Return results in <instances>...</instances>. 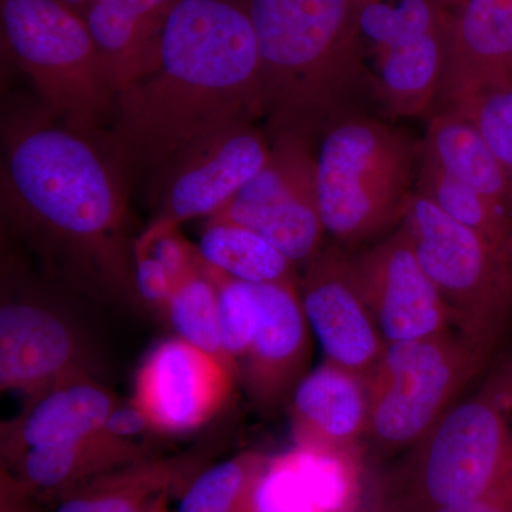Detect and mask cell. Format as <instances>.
I'll list each match as a JSON object with an SVG mask.
<instances>
[{
  "label": "cell",
  "mask_w": 512,
  "mask_h": 512,
  "mask_svg": "<svg viewBox=\"0 0 512 512\" xmlns=\"http://www.w3.org/2000/svg\"><path fill=\"white\" fill-rule=\"evenodd\" d=\"M60 2L64 3V5L70 6V8L77 10V12L82 13L84 16V12H86L87 5H89L90 0H60Z\"/></svg>",
  "instance_id": "cell-36"
},
{
  "label": "cell",
  "mask_w": 512,
  "mask_h": 512,
  "mask_svg": "<svg viewBox=\"0 0 512 512\" xmlns=\"http://www.w3.org/2000/svg\"><path fill=\"white\" fill-rule=\"evenodd\" d=\"M303 312L326 360L369 377L386 342L350 276L348 255L323 248L303 266L299 279Z\"/></svg>",
  "instance_id": "cell-14"
},
{
  "label": "cell",
  "mask_w": 512,
  "mask_h": 512,
  "mask_svg": "<svg viewBox=\"0 0 512 512\" xmlns=\"http://www.w3.org/2000/svg\"><path fill=\"white\" fill-rule=\"evenodd\" d=\"M210 220L234 222L271 242L295 266L320 254L326 231L320 215L316 144L271 138L264 167Z\"/></svg>",
  "instance_id": "cell-9"
},
{
  "label": "cell",
  "mask_w": 512,
  "mask_h": 512,
  "mask_svg": "<svg viewBox=\"0 0 512 512\" xmlns=\"http://www.w3.org/2000/svg\"><path fill=\"white\" fill-rule=\"evenodd\" d=\"M202 261L248 284H299L296 266L255 231L234 222L207 220L198 244Z\"/></svg>",
  "instance_id": "cell-25"
},
{
  "label": "cell",
  "mask_w": 512,
  "mask_h": 512,
  "mask_svg": "<svg viewBox=\"0 0 512 512\" xmlns=\"http://www.w3.org/2000/svg\"><path fill=\"white\" fill-rule=\"evenodd\" d=\"M450 109L480 130L512 185V82L474 94Z\"/></svg>",
  "instance_id": "cell-30"
},
{
  "label": "cell",
  "mask_w": 512,
  "mask_h": 512,
  "mask_svg": "<svg viewBox=\"0 0 512 512\" xmlns=\"http://www.w3.org/2000/svg\"><path fill=\"white\" fill-rule=\"evenodd\" d=\"M271 154V138L256 123H242L202 141L158 178L154 224L180 228L210 220L261 171Z\"/></svg>",
  "instance_id": "cell-12"
},
{
  "label": "cell",
  "mask_w": 512,
  "mask_h": 512,
  "mask_svg": "<svg viewBox=\"0 0 512 512\" xmlns=\"http://www.w3.org/2000/svg\"><path fill=\"white\" fill-rule=\"evenodd\" d=\"M165 318L177 338L220 360L238 376L222 346L218 289L205 262L175 286Z\"/></svg>",
  "instance_id": "cell-28"
},
{
  "label": "cell",
  "mask_w": 512,
  "mask_h": 512,
  "mask_svg": "<svg viewBox=\"0 0 512 512\" xmlns=\"http://www.w3.org/2000/svg\"><path fill=\"white\" fill-rule=\"evenodd\" d=\"M512 476V359L414 447L399 508L470 503Z\"/></svg>",
  "instance_id": "cell-6"
},
{
  "label": "cell",
  "mask_w": 512,
  "mask_h": 512,
  "mask_svg": "<svg viewBox=\"0 0 512 512\" xmlns=\"http://www.w3.org/2000/svg\"><path fill=\"white\" fill-rule=\"evenodd\" d=\"M261 59L269 138L318 144L376 103L359 29L363 0H244Z\"/></svg>",
  "instance_id": "cell-3"
},
{
  "label": "cell",
  "mask_w": 512,
  "mask_h": 512,
  "mask_svg": "<svg viewBox=\"0 0 512 512\" xmlns=\"http://www.w3.org/2000/svg\"><path fill=\"white\" fill-rule=\"evenodd\" d=\"M82 330L37 296L3 298L0 306V389L35 397L69 380L94 376Z\"/></svg>",
  "instance_id": "cell-11"
},
{
  "label": "cell",
  "mask_w": 512,
  "mask_h": 512,
  "mask_svg": "<svg viewBox=\"0 0 512 512\" xmlns=\"http://www.w3.org/2000/svg\"><path fill=\"white\" fill-rule=\"evenodd\" d=\"M120 400L96 377L57 384L30 397L15 419L2 424V466L32 448L73 443L99 433Z\"/></svg>",
  "instance_id": "cell-17"
},
{
  "label": "cell",
  "mask_w": 512,
  "mask_h": 512,
  "mask_svg": "<svg viewBox=\"0 0 512 512\" xmlns=\"http://www.w3.org/2000/svg\"><path fill=\"white\" fill-rule=\"evenodd\" d=\"M421 148L512 225L510 180L480 130L467 117L451 109L434 111Z\"/></svg>",
  "instance_id": "cell-23"
},
{
  "label": "cell",
  "mask_w": 512,
  "mask_h": 512,
  "mask_svg": "<svg viewBox=\"0 0 512 512\" xmlns=\"http://www.w3.org/2000/svg\"><path fill=\"white\" fill-rule=\"evenodd\" d=\"M439 2L441 3V5L444 6V8L450 10H454V9H457L458 6H461L463 5V3H466L467 0H439Z\"/></svg>",
  "instance_id": "cell-37"
},
{
  "label": "cell",
  "mask_w": 512,
  "mask_h": 512,
  "mask_svg": "<svg viewBox=\"0 0 512 512\" xmlns=\"http://www.w3.org/2000/svg\"><path fill=\"white\" fill-rule=\"evenodd\" d=\"M237 373L188 345L168 338L144 357L134 379L131 402L158 434H184L200 429L227 403Z\"/></svg>",
  "instance_id": "cell-13"
},
{
  "label": "cell",
  "mask_w": 512,
  "mask_h": 512,
  "mask_svg": "<svg viewBox=\"0 0 512 512\" xmlns=\"http://www.w3.org/2000/svg\"><path fill=\"white\" fill-rule=\"evenodd\" d=\"M355 451L296 446L271 457L256 493V512H345L352 497Z\"/></svg>",
  "instance_id": "cell-19"
},
{
  "label": "cell",
  "mask_w": 512,
  "mask_h": 512,
  "mask_svg": "<svg viewBox=\"0 0 512 512\" xmlns=\"http://www.w3.org/2000/svg\"><path fill=\"white\" fill-rule=\"evenodd\" d=\"M3 130L2 208L82 291L138 305L127 173L104 137L45 114Z\"/></svg>",
  "instance_id": "cell-1"
},
{
  "label": "cell",
  "mask_w": 512,
  "mask_h": 512,
  "mask_svg": "<svg viewBox=\"0 0 512 512\" xmlns=\"http://www.w3.org/2000/svg\"><path fill=\"white\" fill-rule=\"evenodd\" d=\"M296 446L329 453H352L369 429L365 377L325 363L306 373L291 397Z\"/></svg>",
  "instance_id": "cell-18"
},
{
  "label": "cell",
  "mask_w": 512,
  "mask_h": 512,
  "mask_svg": "<svg viewBox=\"0 0 512 512\" xmlns=\"http://www.w3.org/2000/svg\"><path fill=\"white\" fill-rule=\"evenodd\" d=\"M454 328L490 352L512 311V259L416 190L402 222Z\"/></svg>",
  "instance_id": "cell-7"
},
{
  "label": "cell",
  "mask_w": 512,
  "mask_h": 512,
  "mask_svg": "<svg viewBox=\"0 0 512 512\" xmlns=\"http://www.w3.org/2000/svg\"><path fill=\"white\" fill-rule=\"evenodd\" d=\"M136 241L144 245L161 262L173 279L174 288L204 265L198 248L192 247L181 235L180 228L164 227L151 222L136 237Z\"/></svg>",
  "instance_id": "cell-31"
},
{
  "label": "cell",
  "mask_w": 512,
  "mask_h": 512,
  "mask_svg": "<svg viewBox=\"0 0 512 512\" xmlns=\"http://www.w3.org/2000/svg\"><path fill=\"white\" fill-rule=\"evenodd\" d=\"M397 512H512V476L480 500L444 507L399 508Z\"/></svg>",
  "instance_id": "cell-34"
},
{
  "label": "cell",
  "mask_w": 512,
  "mask_h": 512,
  "mask_svg": "<svg viewBox=\"0 0 512 512\" xmlns=\"http://www.w3.org/2000/svg\"><path fill=\"white\" fill-rule=\"evenodd\" d=\"M264 117L261 59L244 0H178L154 70L121 90L107 147L157 178L220 131Z\"/></svg>",
  "instance_id": "cell-2"
},
{
  "label": "cell",
  "mask_w": 512,
  "mask_h": 512,
  "mask_svg": "<svg viewBox=\"0 0 512 512\" xmlns=\"http://www.w3.org/2000/svg\"><path fill=\"white\" fill-rule=\"evenodd\" d=\"M168 498H170V495H163V497L158 498L146 512H171L168 510Z\"/></svg>",
  "instance_id": "cell-35"
},
{
  "label": "cell",
  "mask_w": 512,
  "mask_h": 512,
  "mask_svg": "<svg viewBox=\"0 0 512 512\" xmlns=\"http://www.w3.org/2000/svg\"><path fill=\"white\" fill-rule=\"evenodd\" d=\"M269 458L244 451L202 468L181 493L177 512H256V493Z\"/></svg>",
  "instance_id": "cell-26"
},
{
  "label": "cell",
  "mask_w": 512,
  "mask_h": 512,
  "mask_svg": "<svg viewBox=\"0 0 512 512\" xmlns=\"http://www.w3.org/2000/svg\"><path fill=\"white\" fill-rule=\"evenodd\" d=\"M298 285H255L258 322L239 373L252 400L264 410H274L291 399L306 375L311 326Z\"/></svg>",
  "instance_id": "cell-15"
},
{
  "label": "cell",
  "mask_w": 512,
  "mask_h": 512,
  "mask_svg": "<svg viewBox=\"0 0 512 512\" xmlns=\"http://www.w3.org/2000/svg\"><path fill=\"white\" fill-rule=\"evenodd\" d=\"M103 431L117 439L133 441H137V437L143 436L147 431L154 433L150 421L131 400L128 403L121 402L114 409L104 424Z\"/></svg>",
  "instance_id": "cell-33"
},
{
  "label": "cell",
  "mask_w": 512,
  "mask_h": 512,
  "mask_svg": "<svg viewBox=\"0 0 512 512\" xmlns=\"http://www.w3.org/2000/svg\"><path fill=\"white\" fill-rule=\"evenodd\" d=\"M512 82V0H467L448 19L437 109Z\"/></svg>",
  "instance_id": "cell-16"
},
{
  "label": "cell",
  "mask_w": 512,
  "mask_h": 512,
  "mask_svg": "<svg viewBox=\"0 0 512 512\" xmlns=\"http://www.w3.org/2000/svg\"><path fill=\"white\" fill-rule=\"evenodd\" d=\"M3 45L55 119L103 137L117 89L82 13L60 0H0Z\"/></svg>",
  "instance_id": "cell-5"
},
{
  "label": "cell",
  "mask_w": 512,
  "mask_h": 512,
  "mask_svg": "<svg viewBox=\"0 0 512 512\" xmlns=\"http://www.w3.org/2000/svg\"><path fill=\"white\" fill-rule=\"evenodd\" d=\"M447 28L370 59L376 103L390 117L416 119L436 111L446 63Z\"/></svg>",
  "instance_id": "cell-24"
},
{
  "label": "cell",
  "mask_w": 512,
  "mask_h": 512,
  "mask_svg": "<svg viewBox=\"0 0 512 512\" xmlns=\"http://www.w3.org/2000/svg\"><path fill=\"white\" fill-rule=\"evenodd\" d=\"M208 271L218 289L222 346L229 362L237 369L239 375V365L251 346L258 322V296L255 284L229 278L210 266Z\"/></svg>",
  "instance_id": "cell-29"
},
{
  "label": "cell",
  "mask_w": 512,
  "mask_h": 512,
  "mask_svg": "<svg viewBox=\"0 0 512 512\" xmlns=\"http://www.w3.org/2000/svg\"><path fill=\"white\" fill-rule=\"evenodd\" d=\"M348 265L386 345L456 329L446 302L421 268L403 224L372 247L348 256Z\"/></svg>",
  "instance_id": "cell-10"
},
{
  "label": "cell",
  "mask_w": 512,
  "mask_h": 512,
  "mask_svg": "<svg viewBox=\"0 0 512 512\" xmlns=\"http://www.w3.org/2000/svg\"><path fill=\"white\" fill-rule=\"evenodd\" d=\"M147 457L150 453L143 444L117 439L101 429L73 443L32 448L2 471L23 494L52 501L77 485Z\"/></svg>",
  "instance_id": "cell-21"
},
{
  "label": "cell",
  "mask_w": 512,
  "mask_h": 512,
  "mask_svg": "<svg viewBox=\"0 0 512 512\" xmlns=\"http://www.w3.org/2000/svg\"><path fill=\"white\" fill-rule=\"evenodd\" d=\"M488 353L457 329L387 345L366 379L369 437L386 448L416 447L450 410Z\"/></svg>",
  "instance_id": "cell-8"
},
{
  "label": "cell",
  "mask_w": 512,
  "mask_h": 512,
  "mask_svg": "<svg viewBox=\"0 0 512 512\" xmlns=\"http://www.w3.org/2000/svg\"><path fill=\"white\" fill-rule=\"evenodd\" d=\"M420 148L421 140L370 114L330 127L316 144L326 234L362 245L399 228L416 194Z\"/></svg>",
  "instance_id": "cell-4"
},
{
  "label": "cell",
  "mask_w": 512,
  "mask_h": 512,
  "mask_svg": "<svg viewBox=\"0 0 512 512\" xmlns=\"http://www.w3.org/2000/svg\"><path fill=\"white\" fill-rule=\"evenodd\" d=\"M134 274L141 305L160 315L167 313L174 292L171 276L161 262L144 245L134 239Z\"/></svg>",
  "instance_id": "cell-32"
},
{
  "label": "cell",
  "mask_w": 512,
  "mask_h": 512,
  "mask_svg": "<svg viewBox=\"0 0 512 512\" xmlns=\"http://www.w3.org/2000/svg\"><path fill=\"white\" fill-rule=\"evenodd\" d=\"M198 466L197 456L143 458L60 494L53 512H146L163 495L183 493Z\"/></svg>",
  "instance_id": "cell-22"
},
{
  "label": "cell",
  "mask_w": 512,
  "mask_h": 512,
  "mask_svg": "<svg viewBox=\"0 0 512 512\" xmlns=\"http://www.w3.org/2000/svg\"><path fill=\"white\" fill-rule=\"evenodd\" d=\"M416 190L464 227L473 229L512 259V225L473 188L446 173L420 148Z\"/></svg>",
  "instance_id": "cell-27"
},
{
  "label": "cell",
  "mask_w": 512,
  "mask_h": 512,
  "mask_svg": "<svg viewBox=\"0 0 512 512\" xmlns=\"http://www.w3.org/2000/svg\"><path fill=\"white\" fill-rule=\"evenodd\" d=\"M177 2L90 0L84 19L109 67L117 93L157 66L165 25Z\"/></svg>",
  "instance_id": "cell-20"
}]
</instances>
